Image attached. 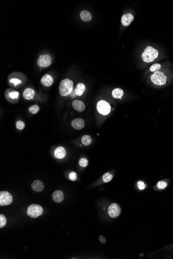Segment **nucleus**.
<instances>
[{
	"mask_svg": "<svg viewBox=\"0 0 173 259\" xmlns=\"http://www.w3.org/2000/svg\"><path fill=\"white\" fill-rule=\"evenodd\" d=\"M159 56V51L151 46L146 47L142 54V58L145 63L154 61Z\"/></svg>",
	"mask_w": 173,
	"mask_h": 259,
	"instance_id": "obj_1",
	"label": "nucleus"
},
{
	"mask_svg": "<svg viewBox=\"0 0 173 259\" xmlns=\"http://www.w3.org/2000/svg\"><path fill=\"white\" fill-rule=\"evenodd\" d=\"M59 92L62 96H67L72 92L73 82L69 79H65L61 81L60 83Z\"/></svg>",
	"mask_w": 173,
	"mask_h": 259,
	"instance_id": "obj_2",
	"label": "nucleus"
},
{
	"mask_svg": "<svg viewBox=\"0 0 173 259\" xmlns=\"http://www.w3.org/2000/svg\"><path fill=\"white\" fill-rule=\"evenodd\" d=\"M151 81L154 85H163L167 82V77L163 72L157 71L153 72L151 76Z\"/></svg>",
	"mask_w": 173,
	"mask_h": 259,
	"instance_id": "obj_3",
	"label": "nucleus"
},
{
	"mask_svg": "<svg viewBox=\"0 0 173 259\" xmlns=\"http://www.w3.org/2000/svg\"><path fill=\"white\" fill-rule=\"evenodd\" d=\"M43 212L42 206L38 204H32L28 208L27 214L32 218H36L42 214Z\"/></svg>",
	"mask_w": 173,
	"mask_h": 259,
	"instance_id": "obj_4",
	"label": "nucleus"
},
{
	"mask_svg": "<svg viewBox=\"0 0 173 259\" xmlns=\"http://www.w3.org/2000/svg\"><path fill=\"white\" fill-rule=\"evenodd\" d=\"M97 111L102 115H107L111 111V107L109 103L105 101H100L97 103L96 106Z\"/></svg>",
	"mask_w": 173,
	"mask_h": 259,
	"instance_id": "obj_5",
	"label": "nucleus"
},
{
	"mask_svg": "<svg viewBox=\"0 0 173 259\" xmlns=\"http://www.w3.org/2000/svg\"><path fill=\"white\" fill-rule=\"evenodd\" d=\"M13 202V197L11 193L7 191H1L0 193V205L5 206L11 204Z\"/></svg>",
	"mask_w": 173,
	"mask_h": 259,
	"instance_id": "obj_6",
	"label": "nucleus"
},
{
	"mask_svg": "<svg viewBox=\"0 0 173 259\" xmlns=\"http://www.w3.org/2000/svg\"><path fill=\"white\" fill-rule=\"evenodd\" d=\"M51 63V59L48 54H42L39 56L38 59V64L40 67L46 68L48 67Z\"/></svg>",
	"mask_w": 173,
	"mask_h": 259,
	"instance_id": "obj_7",
	"label": "nucleus"
},
{
	"mask_svg": "<svg viewBox=\"0 0 173 259\" xmlns=\"http://www.w3.org/2000/svg\"><path fill=\"white\" fill-rule=\"evenodd\" d=\"M121 211V208L117 203L112 204L108 207V214L110 217L113 218L118 217L120 215Z\"/></svg>",
	"mask_w": 173,
	"mask_h": 259,
	"instance_id": "obj_8",
	"label": "nucleus"
},
{
	"mask_svg": "<svg viewBox=\"0 0 173 259\" xmlns=\"http://www.w3.org/2000/svg\"><path fill=\"white\" fill-rule=\"evenodd\" d=\"M133 20V15L131 13H128L123 15L121 17V21L123 25L125 27H128Z\"/></svg>",
	"mask_w": 173,
	"mask_h": 259,
	"instance_id": "obj_9",
	"label": "nucleus"
},
{
	"mask_svg": "<svg viewBox=\"0 0 173 259\" xmlns=\"http://www.w3.org/2000/svg\"><path fill=\"white\" fill-rule=\"evenodd\" d=\"M73 128L77 130H82L85 126V121L83 119L80 118L74 119L71 123Z\"/></svg>",
	"mask_w": 173,
	"mask_h": 259,
	"instance_id": "obj_10",
	"label": "nucleus"
},
{
	"mask_svg": "<svg viewBox=\"0 0 173 259\" xmlns=\"http://www.w3.org/2000/svg\"><path fill=\"white\" fill-rule=\"evenodd\" d=\"M31 187L33 190L35 191V192L39 193L43 190L44 185L43 182H41L40 180H36L33 182L31 185Z\"/></svg>",
	"mask_w": 173,
	"mask_h": 259,
	"instance_id": "obj_11",
	"label": "nucleus"
},
{
	"mask_svg": "<svg viewBox=\"0 0 173 259\" xmlns=\"http://www.w3.org/2000/svg\"><path fill=\"white\" fill-rule=\"evenodd\" d=\"M41 82L44 86L48 87L52 85L54 82V79L51 75H49V74H46L42 77Z\"/></svg>",
	"mask_w": 173,
	"mask_h": 259,
	"instance_id": "obj_12",
	"label": "nucleus"
},
{
	"mask_svg": "<svg viewBox=\"0 0 173 259\" xmlns=\"http://www.w3.org/2000/svg\"><path fill=\"white\" fill-rule=\"evenodd\" d=\"M72 106L75 110L78 112H83L85 110V105L81 101L75 100L72 102Z\"/></svg>",
	"mask_w": 173,
	"mask_h": 259,
	"instance_id": "obj_13",
	"label": "nucleus"
},
{
	"mask_svg": "<svg viewBox=\"0 0 173 259\" xmlns=\"http://www.w3.org/2000/svg\"><path fill=\"white\" fill-rule=\"evenodd\" d=\"M54 155L56 158H63L64 157H65L66 155L65 149L62 146H59L55 150Z\"/></svg>",
	"mask_w": 173,
	"mask_h": 259,
	"instance_id": "obj_14",
	"label": "nucleus"
},
{
	"mask_svg": "<svg viewBox=\"0 0 173 259\" xmlns=\"http://www.w3.org/2000/svg\"><path fill=\"white\" fill-rule=\"evenodd\" d=\"M52 199L57 203L61 202L64 199V194L62 191L60 190L55 191L52 194Z\"/></svg>",
	"mask_w": 173,
	"mask_h": 259,
	"instance_id": "obj_15",
	"label": "nucleus"
},
{
	"mask_svg": "<svg viewBox=\"0 0 173 259\" xmlns=\"http://www.w3.org/2000/svg\"><path fill=\"white\" fill-rule=\"evenodd\" d=\"M34 91L31 88H25L23 92V96L27 100L33 99L34 96Z\"/></svg>",
	"mask_w": 173,
	"mask_h": 259,
	"instance_id": "obj_16",
	"label": "nucleus"
},
{
	"mask_svg": "<svg viewBox=\"0 0 173 259\" xmlns=\"http://www.w3.org/2000/svg\"><path fill=\"white\" fill-rule=\"evenodd\" d=\"M85 90H86V86L85 85H83V83H78L75 89V93L76 94V95L80 96L83 94Z\"/></svg>",
	"mask_w": 173,
	"mask_h": 259,
	"instance_id": "obj_17",
	"label": "nucleus"
},
{
	"mask_svg": "<svg viewBox=\"0 0 173 259\" xmlns=\"http://www.w3.org/2000/svg\"><path fill=\"white\" fill-rule=\"evenodd\" d=\"M80 17L81 20L85 22L90 21L92 19V15L91 13L87 11H82L80 14Z\"/></svg>",
	"mask_w": 173,
	"mask_h": 259,
	"instance_id": "obj_18",
	"label": "nucleus"
},
{
	"mask_svg": "<svg viewBox=\"0 0 173 259\" xmlns=\"http://www.w3.org/2000/svg\"><path fill=\"white\" fill-rule=\"evenodd\" d=\"M124 94V92L121 88H115L112 92V96L115 98L117 99H121L122 97Z\"/></svg>",
	"mask_w": 173,
	"mask_h": 259,
	"instance_id": "obj_19",
	"label": "nucleus"
},
{
	"mask_svg": "<svg viewBox=\"0 0 173 259\" xmlns=\"http://www.w3.org/2000/svg\"><path fill=\"white\" fill-rule=\"evenodd\" d=\"M92 142L91 138L89 135H84L81 138V142L85 146H88Z\"/></svg>",
	"mask_w": 173,
	"mask_h": 259,
	"instance_id": "obj_20",
	"label": "nucleus"
},
{
	"mask_svg": "<svg viewBox=\"0 0 173 259\" xmlns=\"http://www.w3.org/2000/svg\"><path fill=\"white\" fill-rule=\"evenodd\" d=\"M113 177V175L110 174L109 173L107 172L103 175L102 179H103V182L104 183H108L112 181Z\"/></svg>",
	"mask_w": 173,
	"mask_h": 259,
	"instance_id": "obj_21",
	"label": "nucleus"
},
{
	"mask_svg": "<svg viewBox=\"0 0 173 259\" xmlns=\"http://www.w3.org/2000/svg\"><path fill=\"white\" fill-rule=\"evenodd\" d=\"M161 69V65L159 63H155L153 65H152L150 67V70L152 72H155L157 71H159Z\"/></svg>",
	"mask_w": 173,
	"mask_h": 259,
	"instance_id": "obj_22",
	"label": "nucleus"
},
{
	"mask_svg": "<svg viewBox=\"0 0 173 259\" xmlns=\"http://www.w3.org/2000/svg\"><path fill=\"white\" fill-rule=\"evenodd\" d=\"M29 112L32 114H36L40 110V108L38 105L34 104L30 107L29 109Z\"/></svg>",
	"mask_w": 173,
	"mask_h": 259,
	"instance_id": "obj_23",
	"label": "nucleus"
},
{
	"mask_svg": "<svg viewBox=\"0 0 173 259\" xmlns=\"http://www.w3.org/2000/svg\"><path fill=\"white\" fill-rule=\"evenodd\" d=\"M168 184L167 183L163 181H161L158 182L157 184V188L159 189H164L167 187Z\"/></svg>",
	"mask_w": 173,
	"mask_h": 259,
	"instance_id": "obj_24",
	"label": "nucleus"
},
{
	"mask_svg": "<svg viewBox=\"0 0 173 259\" xmlns=\"http://www.w3.org/2000/svg\"><path fill=\"white\" fill-rule=\"evenodd\" d=\"M6 224V219L3 215H0V228H2L5 226Z\"/></svg>",
	"mask_w": 173,
	"mask_h": 259,
	"instance_id": "obj_25",
	"label": "nucleus"
},
{
	"mask_svg": "<svg viewBox=\"0 0 173 259\" xmlns=\"http://www.w3.org/2000/svg\"><path fill=\"white\" fill-rule=\"evenodd\" d=\"M79 164L82 167H86L88 165V161L85 158H81L80 160Z\"/></svg>",
	"mask_w": 173,
	"mask_h": 259,
	"instance_id": "obj_26",
	"label": "nucleus"
},
{
	"mask_svg": "<svg viewBox=\"0 0 173 259\" xmlns=\"http://www.w3.org/2000/svg\"><path fill=\"white\" fill-rule=\"evenodd\" d=\"M19 95V93L17 91H14L10 92L9 95H8L9 97L11 98V99H16L18 98Z\"/></svg>",
	"mask_w": 173,
	"mask_h": 259,
	"instance_id": "obj_27",
	"label": "nucleus"
},
{
	"mask_svg": "<svg viewBox=\"0 0 173 259\" xmlns=\"http://www.w3.org/2000/svg\"><path fill=\"white\" fill-rule=\"evenodd\" d=\"M16 128L18 130H24V128L25 127L24 123L21 121H17L16 122Z\"/></svg>",
	"mask_w": 173,
	"mask_h": 259,
	"instance_id": "obj_28",
	"label": "nucleus"
},
{
	"mask_svg": "<svg viewBox=\"0 0 173 259\" xmlns=\"http://www.w3.org/2000/svg\"><path fill=\"white\" fill-rule=\"evenodd\" d=\"M69 178L70 180L72 181H75L77 179V174L75 172H71L69 174Z\"/></svg>",
	"mask_w": 173,
	"mask_h": 259,
	"instance_id": "obj_29",
	"label": "nucleus"
},
{
	"mask_svg": "<svg viewBox=\"0 0 173 259\" xmlns=\"http://www.w3.org/2000/svg\"><path fill=\"white\" fill-rule=\"evenodd\" d=\"M137 187L140 190H144L145 188V184L142 181H139L137 183Z\"/></svg>",
	"mask_w": 173,
	"mask_h": 259,
	"instance_id": "obj_30",
	"label": "nucleus"
},
{
	"mask_svg": "<svg viewBox=\"0 0 173 259\" xmlns=\"http://www.w3.org/2000/svg\"><path fill=\"white\" fill-rule=\"evenodd\" d=\"M10 82L13 83L15 85H18L21 83V81L20 80L18 79L17 78H13V79L10 80Z\"/></svg>",
	"mask_w": 173,
	"mask_h": 259,
	"instance_id": "obj_31",
	"label": "nucleus"
},
{
	"mask_svg": "<svg viewBox=\"0 0 173 259\" xmlns=\"http://www.w3.org/2000/svg\"><path fill=\"white\" fill-rule=\"evenodd\" d=\"M99 241L102 244H105L106 243V239L102 236H100Z\"/></svg>",
	"mask_w": 173,
	"mask_h": 259,
	"instance_id": "obj_32",
	"label": "nucleus"
}]
</instances>
